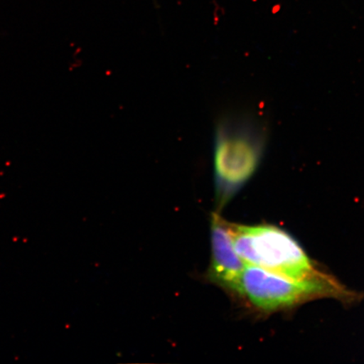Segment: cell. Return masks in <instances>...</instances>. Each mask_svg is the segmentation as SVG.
Returning <instances> with one entry per match:
<instances>
[{
    "mask_svg": "<svg viewBox=\"0 0 364 364\" xmlns=\"http://www.w3.org/2000/svg\"><path fill=\"white\" fill-rule=\"evenodd\" d=\"M267 131L248 112H228L218 118L213 134V171L218 209L252 178L265 154Z\"/></svg>",
    "mask_w": 364,
    "mask_h": 364,
    "instance_id": "6da1fadb",
    "label": "cell"
},
{
    "mask_svg": "<svg viewBox=\"0 0 364 364\" xmlns=\"http://www.w3.org/2000/svg\"><path fill=\"white\" fill-rule=\"evenodd\" d=\"M236 252L248 265L301 280L327 279L292 236L276 226L231 224Z\"/></svg>",
    "mask_w": 364,
    "mask_h": 364,
    "instance_id": "7a4b0ae2",
    "label": "cell"
},
{
    "mask_svg": "<svg viewBox=\"0 0 364 364\" xmlns=\"http://www.w3.org/2000/svg\"><path fill=\"white\" fill-rule=\"evenodd\" d=\"M235 292L263 312L291 309L318 298L352 300L355 296L333 277L321 280H301L286 277L264 268L245 267Z\"/></svg>",
    "mask_w": 364,
    "mask_h": 364,
    "instance_id": "3957f363",
    "label": "cell"
},
{
    "mask_svg": "<svg viewBox=\"0 0 364 364\" xmlns=\"http://www.w3.org/2000/svg\"><path fill=\"white\" fill-rule=\"evenodd\" d=\"M212 259L209 279L218 285L235 290L239 277L247 263L236 252L230 230V223L218 213L211 220Z\"/></svg>",
    "mask_w": 364,
    "mask_h": 364,
    "instance_id": "277c9868",
    "label": "cell"
}]
</instances>
